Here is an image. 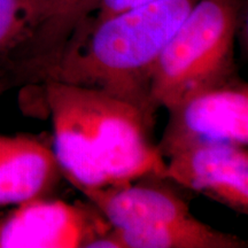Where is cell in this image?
<instances>
[{"mask_svg": "<svg viewBox=\"0 0 248 248\" xmlns=\"http://www.w3.org/2000/svg\"><path fill=\"white\" fill-rule=\"evenodd\" d=\"M62 175L80 192L162 175L151 122L135 105L99 89L43 83Z\"/></svg>", "mask_w": 248, "mask_h": 248, "instance_id": "1", "label": "cell"}, {"mask_svg": "<svg viewBox=\"0 0 248 248\" xmlns=\"http://www.w3.org/2000/svg\"><path fill=\"white\" fill-rule=\"evenodd\" d=\"M198 0H151L75 31L44 82L99 89L138 107L151 122L157 59Z\"/></svg>", "mask_w": 248, "mask_h": 248, "instance_id": "2", "label": "cell"}, {"mask_svg": "<svg viewBox=\"0 0 248 248\" xmlns=\"http://www.w3.org/2000/svg\"><path fill=\"white\" fill-rule=\"evenodd\" d=\"M241 0H198L167 43L151 82L154 110L238 76L234 46Z\"/></svg>", "mask_w": 248, "mask_h": 248, "instance_id": "3", "label": "cell"}, {"mask_svg": "<svg viewBox=\"0 0 248 248\" xmlns=\"http://www.w3.org/2000/svg\"><path fill=\"white\" fill-rule=\"evenodd\" d=\"M157 151L164 160L192 147L248 145V86L234 77L192 93L168 108Z\"/></svg>", "mask_w": 248, "mask_h": 248, "instance_id": "4", "label": "cell"}, {"mask_svg": "<svg viewBox=\"0 0 248 248\" xmlns=\"http://www.w3.org/2000/svg\"><path fill=\"white\" fill-rule=\"evenodd\" d=\"M110 229L91 202L53 195L0 208V248H88Z\"/></svg>", "mask_w": 248, "mask_h": 248, "instance_id": "5", "label": "cell"}, {"mask_svg": "<svg viewBox=\"0 0 248 248\" xmlns=\"http://www.w3.org/2000/svg\"><path fill=\"white\" fill-rule=\"evenodd\" d=\"M99 0H47L20 42L0 54V94L43 84L75 31L92 16Z\"/></svg>", "mask_w": 248, "mask_h": 248, "instance_id": "6", "label": "cell"}, {"mask_svg": "<svg viewBox=\"0 0 248 248\" xmlns=\"http://www.w3.org/2000/svg\"><path fill=\"white\" fill-rule=\"evenodd\" d=\"M167 160L161 177L247 215V147L198 146L173 154Z\"/></svg>", "mask_w": 248, "mask_h": 248, "instance_id": "7", "label": "cell"}, {"mask_svg": "<svg viewBox=\"0 0 248 248\" xmlns=\"http://www.w3.org/2000/svg\"><path fill=\"white\" fill-rule=\"evenodd\" d=\"M113 229L142 228L190 215L187 201L159 175L82 192Z\"/></svg>", "mask_w": 248, "mask_h": 248, "instance_id": "8", "label": "cell"}, {"mask_svg": "<svg viewBox=\"0 0 248 248\" xmlns=\"http://www.w3.org/2000/svg\"><path fill=\"white\" fill-rule=\"evenodd\" d=\"M62 177L52 137L0 133V208L53 195Z\"/></svg>", "mask_w": 248, "mask_h": 248, "instance_id": "9", "label": "cell"}, {"mask_svg": "<svg viewBox=\"0 0 248 248\" xmlns=\"http://www.w3.org/2000/svg\"><path fill=\"white\" fill-rule=\"evenodd\" d=\"M97 248H246L235 234L216 230L190 215L142 228H111L94 243Z\"/></svg>", "mask_w": 248, "mask_h": 248, "instance_id": "10", "label": "cell"}, {"mask_svg": "<svg viewBox=\"0 0 248 248\" xmlns=\"http://www.w3.org/2000/svg\"><path fill=\"white\" fill-rule=\"evenodd\" d=\"M38 14L27 0H0V54L23 38Z\"/></svg>", "mask_w": 248, "mask_h": 248, "instance_id": "11", "label": "cell"}, {"mask_svg": "<svg viewBox=\"0 0 248 248\" xmlns=\"http://www.w3.org/2000/svg\"><path fill=\"white\" fill-rule=\"evenodd\" d=\"M147 1H151V0H99L97 8L93 14V21L101 22L108 17L128 11L136 6L145 4Z\"/></svg>", "mask_w": 248, "mask_h": 248, "instance_id": "12", "label": "cell"}, {"mask_svg": "<svg viewBox=\"0 0 248 248\" xmlns=\"http://www.w3.org/2000/svg\"><path fill=\"white\" fill-rule=\"evenodd\" d=\"M27 1H29L30 4H32L37 9H38V12H39L38 16H39L40 13L43 12V9H44L46 2H47V0H27ZM37 18H38V17H37Z\"/></svg>", "mask_w": 248, "mask_h": 248, "instance_id": "13", "label": "cell"}]
</instances>
